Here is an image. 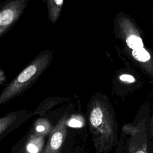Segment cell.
<instances>
[{
  "mask_svg": "<svg viewBox=\"0 0 153 153\" xmlns=\"http://www.w3.org/2000/svg\"><path fill=\"white\" fill-rule=\"evenodd\" d=\"M131 54L135 59L142 62H147L151 58L149 53L144 48L133 50Z\"/></svg>",
  "mask_w": 153,
  "mask_h": 153,
  "instance_id": "30bf717a",
  "label": "cell"
},
{
  "mask_svg": "<svg viewBox=\"0 0 153 153\" xmlns=\"http://www.w3.org/2000/svg\"><path fill=\"white\" fill-rule=\"evenodd\" d=\"M51 60V52L48 50L40 52L2 90L0 94V105L20 96L32 86L47 68Z\"/></svg>",
  "mask_w": 153,
  "mask_h": 153,
  "instance_id": "6da1fadb",
  "label": "cell"
},
{
  "mask_svg": "<svg viewBox=\"0 0 153 153\" xmlns=\"http://www.w3.org/2000/svg\"><path fill=\"white\" fill-rule=\"evenodd\" d=\"M52 130L50 123L45 118H38L34 123L33 132L44 137L50 133Z\"/></svg>",
  "mask_w": 153,
  "mask_h": 153,
  "instance_id": "8992f818",
  "label": "cell"
},
{
  "mask_svg": "<svg viewBox=\"0 0 153 153\" xmlns=\"http://www.w3.org/2000/svg\"><path fill=\"white\" fill-rule=\"evenodd\" d=\"M120 79L124 82H128L130 83L134 82L135 81V79L133 76L127 74H123L121 75L120 76Z\"/></svg>",
  "mask_w": 153,
  "mask_h": 153,
  "instance_id": "7c38bea8",
  "label": "cell"
},
{
  "mask_svg": "<svg viewBox=\"0 0 153 153\" xmlns=\"http://www.w3.org/2000/svg\"><path fill=\"white\" fill-rule=\"evenodd\" d=\"M16 153H25V148L22 147L21 149H20Z\"/></svg>",
  "mask_w": 153,
  "mask_h": 153,
  "instance_id": "4fadbf2b",
  "label": "cell"
},
{
  "mask_svg": "<svg viewBox=\"0 0 153 153\" xmlns=\"http://www.w3.org/2000/svg\"><path fill=\"white\" fill-rule=\"evenodd\" d=\"M103 114L100 108H96L93 109L90 114V123L91 130L96 129L103 122Z\"/></svg>",
  "mask_w": 153,
  "mask_h": 153,
  "instance_id": "ba28073f",
  "label": "cell"
},
{
  "mask_svg": "<svg viewBox=\"0 0 153 153\" xmlns=\"http://www.w3.org/2000/svg\"><path fill=\"white\" fill-rule=\"evenodd\" d=\"M63 3V1L62 0L47 1L49 19L52 22H55L57 20Z\"/></svg>",
  "mask_w": 153,
  "mask_h": 153,
  "instance_id": "52a82bcc",
  "label": "cell"
},
{
  "mask_svg": "<svg viewBox=\"0 0 153 153\" xmlns=\"http://www.w3.org/2000/svg\"><path fill=\"white\" fill-rule=\"evenodd\" d=\"M66 125L69 127H74V128H80L83 126L81 121L75 118H73L69 120L66 123Z\"/></svg>",
  "mask_w": 153,
  "mask_h": 153,
  "instance_id": "8fae6325",
  "label": "cell"
},
{
  "mask_svg": "<svg viewBox=\"0 0 153 153\" xmlns=\"http://www.w3.org/2000/svg\"><path fill=\"white\" fill-rule=\"evenodd\" d=\"M65 118L61 119L50 133L49 139L42 153H59L66 136Z\"/></svg>",
  "mask_w": 153,
  "mask_h": 153,
  "instance_id": "3957f363",
  "label": "cell"
},
{
  "mask_svg": "<svg viewBox=\"0 0 153 153\" xmlns=\"http://www.w3.org/2000/svg\"><path fill=\"white\" fill-rule=\"evenodd\" d=\"M25 110L16 111L8 113L0 118V135L8 130L11 126L16 124L20 121H23L27 118L33 115L32 114H26Z\"/></svg>",
  "mask_w": 153,
  "mask_h": 153,
  "instance_id": "277c9868",
  "label": "cell"
},
{
  "mask_svg": "<svg viewBox=\"0 0 153 153\" xmlns=\"http://www.w3.org/2000/svg\"><path fill=\"white\" fill-rule=\"evenodd\" d=\"M44 137L35 132L31 133L24 146L25 153H41L44 145Z\"/></svg>",
  "mask_w": 153,
  "mask_h": 153,
  "instance_id": "5b68a950",
  "label": "cell"
},
{
  "mask_svg": "<svg viewBox=\"0 0 153 153\" xmlns=\"http://www.w3.org/2000/svg\"><path fill=\"white\" fill-rule=\"evenodd\" d=\"M28 0H11L0 4V38L19 20Z\"/></svg>",
  "mask_w": 153,
  "mask_h": 153,
  "instance_id": "7a4b0ae2",
  "label": "cell"
},
{
  "mask_svg": "<svg viewBox=\"0 0 153 153\" xmlns=\"http://www.w3.org/2000/svg\"><path fill=\"white\" fill-rule=\"evenodd\" d=\"M126 43L128 47L133 50L143 48V43L140 37L136 35H131L126 39Z\"/></svg>",
  "mask_w": 153,
  "mask_h": 153,
  "instance_id": "9c48e42d",
  "label": "cell"
}]
</instances>
